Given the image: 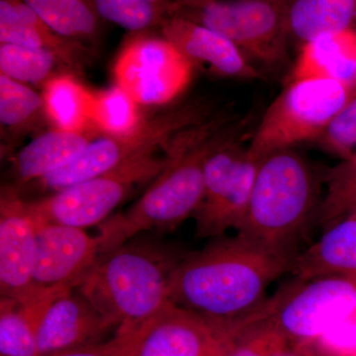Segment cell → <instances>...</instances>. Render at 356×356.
Listing matches in <instances>:
<instances>
[{
	"mask_svg": "<svg viewBox=\"0 0 356 356\" xmlns=\"http://www.w3.org/2000/svg\"><path fill=\"white\" fill-rule=\"evenodd\" d=\"M296 257L271 252L236 235L220 236L182 257L170 280V301L210 324H236L266 303L267 288L292 273Z\"/></svg>",
	"mask_w": 356,
	"mask_h": 356,
	"instance_id": "6da1fadb",
	"label": "cell"
},
{
	"mask_svg": "<svg viewBox=\"0 0 356 356\" xmlns=\"http://www.w3.org/2000/svg\"><path fill=\"white\" fill-rule=\"evenodd\" d=\"M250 117L238 119L227 110L193 129L165 172L126 212L99 225L102 257L140 233L172 232L195 216L203 202L208 159L222 145L247 133Z\"/></svg>",
	"mask_w": 356,
	"mask_h": 356,
	"instance_id": "7a4b0ae2",
	"label": "cell"
},
{
	"mask_svg": "<svg viewBox=\"0 0 356 356\" xmlns=\"http://www.w3.org/2000/svg\"><path fill=\"white\" fill-rule=\"evenodd\" d=\"M182 257L156 242H128L103 257L77 291L116 327L131 332L170 302Z\"/></svg>",
	"mask_w": 356,
	"mask_h": 356,
	"instance_id": "3957f363",
	"label": "cell"
},
{
	"mask_svg": "<svg viewBox=\"0 0 356 356\" xmlns=\"http://www.w3.org/2000/svg\"><path fill=\"white\" fill-rule=\"evenodd\" d=\"M320 185L310 163L294 149L268 154L259 163L236 236L271 252L298 254L295 242L317 219Z\"/></svg>",
	"mask_w": 356,
	"mask_h": 356,
	"instance_id": "277c9868",
	"label": "cell"
},
{
	"mask_svg": "<svg viewBox=\"0 0 356 356\" xmlns=\"http://www.w3.org/2000/svg\"><path fill=\"white\" fill-rule=\"evenodd\" d=\"M288 0L175 1L173 15L191 20L228 39L262 76L289 69Z\"/></svg>",
	"mask_w": 356,
	"mask_h": 356,
	"instance_id": "5b68a950",
	"label": "cell"
},
{
	"mask_svg": "<svg viewBox=\"0 0 356 356\" xmlns=\"http://www.w3.org/2000/svg\"><path fill=\"white\" fill-rule=\"evenodd\" d=\"M355 316V281L336 276L295 277L250 317L225 327L269 332L287 341L310 343Z\"/></svg>",
	"mask_w": 356,
	"mask_h": 356,
	"instance_id": "8992f818",
	"label": "cell"
},
{
	"mask_svg": "<svg viewBox=\"0 0 356 356\" xmlns=\"http://www.w3.org/2000/svg\"><path fill=\"white\" fill-rule=\"evenodd\" d=\"M191 135L187 129L170 146L137 156L111 172L28 203L37 222L86 229L102 224L136 186L154 182L179 153Z\"/></svg>",
	"mask_w": 356,
	"mask_h": 356,
	"instance_id": "52a82bcc",
	"label": "cell"
},
{
	"mask_svg": "<svg viewBox=\"0 0 356 356\" xmlns=\"http://www.w3.org/2000/svg\"><path fill=\"white\" fill-rule=\"evenodd\" d=\"M215 113L213 105L204 99L173 103L144 119L132 132L95 138L72 163L38 181L44 189L53 193L88 181L137 156L165 149L180 133L205 123Z\"/></svg>",
	"mask_w": 356,
	"mask_h": 356,
	"instance_id": "ba28073f",
	"label": "cell"
},
{
	"mask_svg": "<svg viewBox=\"0 0 356 356\" xmlns=\"http://www.w3.org/2000/svg\"><path fill=\"white\" fill-rule=\"evenodd\" d=\"M356 95V86L332 79H307L287 83L269 105L248 146L261 161L299 143L315 142L334 116Z\"/></svg>",
	"mask_w": 356,
	"mask_h": 356,
	"instance_id": "9c48e42d",
	"label": "cell"
},
{
	"mask_svg": "<svg viewBox=\"0 0 356 356\" xmlns=\"http://www.w3.org/2000/svg\"><path fill=\"white\" fill-rule=\"evenodd\" d=\"M245 137L222 145L206 163L203 202L193 217L196 238L224 236L236 228L247 211L261 161L248 154Z\"/></svg>",
	"mask_w": 356,
	"mask_h": 356,
	"instance_id": "30bf717a",
	"label": "cell"
},
{
	"mask_svg": "<svg viewBox=\"0 0 356 356\" xmlns=\"http://www.w3.org/2000/svg\"><path fill=\"white\" fill-rule=\"evenodd\" d=\"M191 65L165 37L129 42L115 63L117 86L140 105H166L184 90Z\"/></svg>",
	"mask_w": 356,
	"mask_h": 356,
	"instance_id": "8fae6325",
	"label": "cell"
},
{
	"mask_svg": "<svg viewBox=\"0 0 356 356\" xmlns=\"http://www.w3.org/2000/svg\"><path fill=\"white\" fill-rule=\"evenodd\" d=\"M121 334L129 356H224L213 325L170 301L135 331Z\"/></svg>",
	"mask_w": 356,
	"mask_h": 356,
	"instance_id": "7c38bea8",
	"label": "cell"
},
{
	"mask_svg": "<svg viewBox=\"0 0 356 356\" xmlns=\"http://www.w3.org/2000/svg\"><path fill=\"white\" fill-rule=\"evenodd\" d=\"M36 224L35 287L76 289L102 257L99 236L64 225Z\"/></svg>",
	"mask_w": 356,
	"mask_h": 356,
	"instance_id": "4fadbf2b",
	"label": "cell"
},
{
	"mask_svg": "<svg viewBox=\"0 0 356 356\" xmlns=\"http://www.w3.org/2000/svg\"><path fill=\"white\" fill-rule=\"evenodd\" d=\"M37 224L15 193L2 194L0 203V292L1 298L24 302L34 284Z\"/></svg>",
	"mask_w": 356,
	"mask_h": 356,
	"instance_id": "5bb4252c",
	"label": "cell"
},
{
	"mask_svg": "<svg viewBox=\"0 0 356 356\" xmlns=\"http://www.w3.org/2000/svg\"><path fill=\"white\" fill-rule=\"evenodd\" d=\"M113 327L76 289L60 290L41 312L37 325L39 355L95 344Z\"/></svg>",
	"mask_w": 356,
	"mask_h": 356,
	"instance_id": "9a60e30c",
	"label": "cell"
},
{
	"mask_svg": "<svg viewBox=\"0 0 356 356\" xmlns=\"http://www.w3.org/2000/svg\"><path fill=\"white\" fill-rule=\"evenodd\" d=\"M161 27L163 37L192 67H207L212 74L226 79H264L235 44L209 28L175 15L163 21Z\"/></svg>",
	"mask_w": 356,
	"mask_h": 356,
	"instance_id": "2e32d148",
	"label": "cell"
},
{
	"mask_svg": "<svg viewBox=\"0 0 356 356\" xmlns=\"http://www.w3.org/2000/svg\"><path fill=\"white\" fill-rule=\"evenodd\" d=\"M292 273L302 280L336 276L356 282V217L324 229L318 242L297 254Z\"/></svg>",
	"mask_w": 356,
	"mask_h": 356,
	"instance_id": "e0dca14e",
	"label": "cell"
},
{
	"mask_svg": "<svg viewBox=\"0 0 356 356\" xmlns=\"http://www.w3.org/2000/svg\"><path fill=\"white\" fill-rule=\"evenodd\" d=\"M0 43L44 49L65 65L83 67V49L56 34L26 1H0Z\"/></svg>",
	"mask_w": 356,
	"mask_h": 356,
	"instance_id": "ac0fdd59",
	"label": "cell"
},
{
	"mask_svg": "<svg viewBox=\"0 0 356 356\" xmlns=\"http://www.w3.org/2000/svg\"><path fill=\"white\" fill-rule=\"evenodd\" d=\"M307 79H332L356 86V29L323 37L302 47L288 83Z\"/></svg>",
	"mask_w": 356,
	"mask_h": 356,
	"instance_id": "d6986e66",
	"label": "cell"
},
{
	"mask_svg": "<svg viewBox=\"0 0 356 356\" xmlns=\"http://www.w3.org/2000/svg\"><path fill=\"white\" fill-rule=\"evenodd\" d=\"M95 139L91 132L49 131L21 149L14 161L18 181L27 184L57 172L77 158Z\"/></svg>",
	"mask_w": 356,
	"mask_h": 356,
	"instance_id": "ffe728a7",
	"label": "cell"
},
{
	"mask_svg": "<svg viewBox=\"0 0 356 356\" xmlns=\"http://www.w3.org/2000/svg\"><path fill=\"white\" fill-rule=\"evenodd\" d=\"M356 0H288L289 38L302 47L355 29Z\"/></svg>",
	"mask_w": 356,
	"mask_h": 356,
	"instance_id": "44dd1931",
	"label": "cell"
},
{
	"mask_svg": "<svg viewBox=\"0 0 356 356\" xmlns=\"http://www.w3.org/2000/svg\"><path fill=\"white\" fill-rule=\"evenodd\" d=\"M44 115L56 129L70 132H91L95 95L74 77L54 76L44 86Z\"/></svg>",
	"mask_w": 356,
	"mask_h": 356,
	"instance_id": "7402d4cb",
	"label": "cell"
},
{
	"mask_svg": "<svg viewBox=\"0 0 356 356\" xmlns=\"http://www.w3.org/2000/svg\"><path fill=\"white\" fill-rule=\"evenodd\" d=\"M27 4L56 34L65 39H88L95 34V8L79 0H27Z\"/></svg>",
	"mask_w": 356,
	"mask_h": 356,
	"instance_id": "603a6c76",
	"label": "cell"
},
{
	"mask_svg": "<svg viewBox=\"0 0 356 356\" xmlns=\"http://www.w3.org/2000/svg\"><path fill=\"white\" fill-rule=\"evenodd\" d=\"M323 179L325 193L317 221L325 229L356 214V156L325 170Z\"/></svg>",
	"mask_w": 356,
	"mask_h": 356,
	"instance_id": "cb8c5ba5",
	"label": "cell"
},
{
	"mask_svg": "<svg viewBox=\"0 0 356 356\" xmlns=\"http://www.w3.org/2000/svg\"><path fill=\"white\" fill-rule=\"evenodd\" d=\"M0 356H40L36 318L13 299L0 302Z\"/></svg>",
	"mask_w": 356,
	"mask_h": 356,
	"instance_id": "d4e9b609",
	"label": "cell"
},
{
	"mask_svg": "<svg viewBox=\"0 0 356 356\" xmlns=\"http://www.w3.org/2000/svg\"><path fill=\"white\" fill-rule=\"evenodd\" d=\"M92 6L102 18L129 31L161 26L175 11V2L154 0H96Z\"/></svg>",
	"mask_w": 356,
	"mask_h": 356,
	"instance_id": "484cf974",
	"label": "cell"
},
{
	"mask_svg": "<svg viewBox=\"0 0 356 356\" xmlns=\"http://www.w3.org/2000/svg\"><path fill=\"white\" fill-rule=\"evenodd\" d=\"M60 62L56 54L44 49L0 44V72L18 83L46 84Z\"/></svg>",
	"mask_w": 356,
	"mask_h": 356,
	"instance_id": "4316f807",
	"label": "cell"
},
{
	"mask_svg": "<svg viewBox=\"0 0 356 356\" xmlns=\"http://www.w3.org/2000/svg\"><path fill=\"white\" fill-rule=\"evenodd\" d=\"M138 103L120 86L95 95L92 128L103 135L121 136L139 127L140 117Z\"/></svg>",
	"mask_w": 356,
	"mask_h": 356,
	"instance_id": "83f0119b",
	"label": "cell"
},
{
	"mask_svg": "<svg viewBox=\"0 0 356 356\" xmlns=\"http://www.w3.org/2000/svg\"><path fill=\"white\" fill-rule=\"evenodd\" d=\"M44 114L43 97L24 83L0 74V123L9 130H22Z\"/></svg>",
	"mask_w": 356,
	"mask_h": 356,
	"instance_id": "f1b7e54d",
	"label": "cell"
},
{
	"mask_svg": "<svg viewBox=\"0 0 356 356\" xmlns=\"http://www.w3.org/2000/svg\"><path fill=\"white\" fill-rule=\"evenodd\" d=\"M321 149L341 161L355 159L356 154V95L332 118L315 140Z\"/></svg>",
	"mask_w": 356,
	"mask_h": 356,
	"instance_id": "f546056e",
	"label": "cell"
},
{
	"mask_svg": "<svg viewBox=\"0 0 356 356\" xmlns=\"http://www.w3.org/2000/svg\"><path fill=\"white\" fill-rule=\"evenodd\" d=\"M44 356H129L125 336L116 332L114 339L103 344H90Z\"/></svg>",
	"mask_w": 356,
	"mask_h": 356,
	"instance_id": "4dcf8cb0",
	"label": "cell"
},
{
	"mask_svg": "<svg viewBox=\"0 0 356 356\" xmlns=\"http://www.w3.org/2000/svg\"><path fill=\"white\" fill-rule=\"evenodd\" d=\"M351 217H356V214H355V215H353V216H351ZM348 218H350V217H348Z\"/></svg>",
	"mask_w": 356,
	"mask_h": 356,
	"instance_id": "1f68e13d",
	"label": "cell"
}]
</instances>
